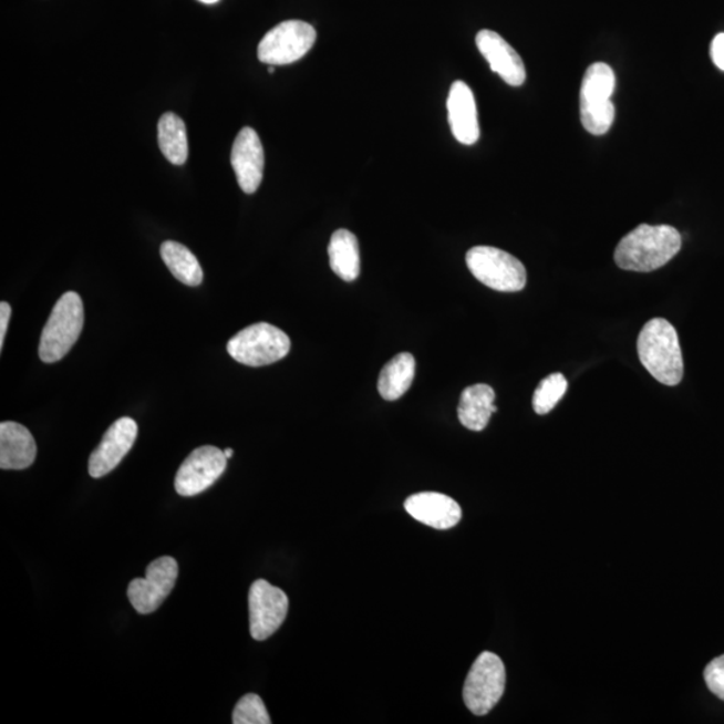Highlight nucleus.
<instances>
[{
    "instance_id": "nucleus-1",
    "label": "nucleus",
    "mask_w": 724,
    "mask_h": 724,
    "mask_svg": "<svg viewBox=\"0 0 724 724\" xmlns=\"http://www.w3.org/2000/svg\"><path fill=\"white\" fill-rule=\"evenodd\" d=\"M681 249L676 228L641 225L620 240L614 260L622 270L650 272L663 268Z\"/></svg>"
},
{
    "instance_id": "nucleus-2",
    "label": "nucleus",
    "mask_w": 724,
    "mask_h": 724,
    "mask_svg": "<svg viewBox=\"0 0 724 724\" xmlns=\"http://www.w3.org/2000/svg\"><path fill=\"white\" fill-rule=\"evenodd\" d=\"M641 364L659 383L675 386L684 374L683 354L676 329L664 319L645 323L638 340Z\"/></svg>"
},
{
    "instance_id": "nucleus-3",
    "label": "nucleus",
    "mask_w": 724,
    "mask_h": 724,
    "mask_svg": "<svg viewBox=\"0 0 724 724\" xmlns=\"http://www.w3.org/2000/svg\"><path fill=\"white\" fill-rule=\"evenodd\" d=\"M616 77L611 66L596 62L587 70L582 79L580 93V113L583 128L593 136L606 135L614 121Z\"/></svg>"
},
{
    "instance_id": "nucleus-4",
    "label": "nucleus",
    "mask_w": 724,
    "mask_h": 724,
    "mask_svg": "<svg viewBox=\"0 0 724 724\" xmlns=\"http://www.w3.org/2000/svg\"><path fill=\"white\" fill-rule=\"evenodd\" d=\"M84 303L74 291L63 294L50 314L41 335L40 358L46 364L60 361L79 341L84 328Z\"/></svg>"
},
{
    "instance_id": "nucleus-5",
    "label": "nucleus",
    "mask_w": 724,
    "mask_h": 724,
    "mask_svg": "<svg viewBox=\"0 0 724 724\" xmlns=\"http://www.w3.org/2000/svg\"><path fill=\"white\" fill-rule=\"evenodd\" d=\"M291 342L283 330L260 322L235 334L227 352L235 361L249 366L270 365L289 354Z\"/></svg>"
},
{
    "instance_id": "nucleus-6",
    "label": "nucleus",
    "mask_w": 724,
    "mask_h": 724,
    "mask_svg": "<svg viewBox=\"0 0 724 724\" xmlns=\"http://www.w3.org/2000/svg\"><path fill=\"white\" fill-rule=\"evenodd\" d=\"M466 262L472 275L487 288L516 293L526 286L525 266L504 250L490 246L474 247L467 252Z\"/></svg>"
},
{
    "instance_id": "nucleus-7",
    "label": "nucleus",
    "mask_w": 724,
    "mask_h": 724,
    "mask_svg": "<svg viewBox=\"0 0 724 724\" xmlns=\"http://www.w3.org/2000/svg\"><path fill=\"white\" fill-rule=\"evenodd\" d=\"M505 687L504 662L493 652H483L468 672L463 699L473 714L487 715L504 696Z\"/></svg>"
},
{
    "instance_id": "nucleus-8",
    "label": "nucleus",
    "mask_w": 724,
    "mask_h": 724,
    "mask_svg": "<svg viewBox=\"0 0 724 724\" xmlns=\"http://www.w3.org/2000/svg\"><path fill=\"white\" fill-rule=\"evenodd\" d=\"M317 40L313 27L302 21H286L271 29L258 46L260 62L271 66L289 65L310 52Z\"/></svg>"
},
{
    "instance_id": "nucleus-9",
    "label": "nucleus",
    "mask_w": 724,
    "mask_h": 724,
    "mask_svg": "<svg viewBox=\"0 0 724 724\" xmlns=\"http://www.w3.org/2000/svg\"><path fill=\"white\" fill-rule=\"evenodd\" d=\"M179 576L175 558L164 556L148 565L145 578H135L128 587V599L139 614H149L161 608L173 592Z\"/></svg>"
},
{
    "instance_id": "nucleus-10",
    "label": "nucleus",
    "mask_w": 724,
    "mask_h": 724,
    "mask_svg": "<svg viewBox=\"0 0 724 724\" xmlns=\"http://www.w3.org/2000/svg\"><path fill=\"white\" fill-rule=\"evenodd\" d=\"M250 633L257 641L268 640L283 624L289 611V599L282 589L266 580L252 583L249 593Z\"/></svg>"
},
{
    "instance_id": "nucleus-11",
    "label": "nucleus",
    "mask_w": 724,
    "mask_h": 724,
    "mask_svg": "<svg viewBox=\"0 0 724 724\" xmlns=\"http://www.w3.org/2000/svg\"><path fill=\"white\" fill-rule=\"evenodd\" d=\"M225 451L214 446H203L190 453L177 469L175 490L182 497L206 492L224 475L227 467Z\"/></svg>"
},
{
    "instance_id": "nucleus-12",
    "label": "nucleus",
    "mask_w": 724,
    "mask_h": 724,
    "mask_svg": "<svg viewBox=\"0 0 724 724\" xmlns=\"http://www.w3.org/2000/svg\"><path fill=\"white\" fill-rule=\"evenodd\" d=\"M137 432V423L131 417H121L111 425L103 442L89 457V474L92 478H103L120 465L135 444Z\"/></svg>"
},
{
    "instance_id": "nucleus-13",
    "label": "nucleus",
    "mask_w": 724,
    "mask_h": 724,
    "mask_svg": "<svg viewBox=\"0 0 724 724\" xmlns=\"http://www.w3.org/2000/svg\"><path fill=\"white\" fill-rule=\"evenodd\" d=\"M231 164L241 190L246 194L257 193L263 179L265 151L258 133L249 126L235 138Z\"/></svg>"
},
{
    "instance_id": "nucleus-14",
    "label": "nucleus",
    "mask_w": 724,
    "mask_h": 724,
    "mask_svg": "<svg viewBox=\"0 0 724 724\" xmlns=\"http://www.w3.org/2000/svg\"><path fill=\"white\" fill-rule=\"evenodd\" d=\"M476 46L490 63L494 73L510 86H523L526 81V69L523 59L504 38L492 30H482L476 35Z\"/></svg>"
},
{
    "instance_id": "nucleus-15",
    "label": "nucleus",
    "mask_w": 724,
    "mask_h": 724,
    "mask_svg": "<svg viewBox=\"0 0 724 724\" xmlns=\"http://www.w3.org/2000/svg\"><path fill=\"white\" fill-rule=\"evenodd\" d=\"M404 507L412 518L437 530L453 529L462 519L457 501L441 493L412 495L405 500Z\"/></svg>"
},
{
    "instance_id": "nucleus-16",
    "label": "nucleus",
    "mask_w": 724,
    "mask_h": 724,
    "mask_svg": "<svg viewBox=\"0 0 724 724\" xmlns=\"http://www.w3.org/2000/svg\"><path fill=\"white\" fill-rule=\"evenodd\" d=\"M448 123L457 142L473 145L480 137L478 111L472 87L463 81H455L449 89Z\"/></svg>"
},
{
    "instance_id": "nucleus-17",
    "label": "nucleus",
    "mask_w": 724,
    "mask_h": 724,
    "mask_svg": "<svg viewBox=\"0 0 724 724\" xmlns=\"http://www.w3.org/2000/svg\"><path fill=\"white\" fill-rule=\"evenodd\" d=\"M37 444L31 432L22 424H0V468L24 469L33 465Z\"/></svg>"
},
{
    "instance_id": "nucleus-18",
    "label": "nucleus",
    "mask_w": 724,
    "mask_h": 724,
    "mask_svg": "<svg viewBox=\"0 0 724 724\" xmlns=\"http://www.w3.org/2000/svg\"><path fill=\"white\" fill-rule=\"evenodd\" d=\"M494 400L495 392L487 384H475L463 391L457 406V416L463 427L476 432L485 430L493 414L498 411Z\"/></svg>"
},
{
    "instance_id": "nucleus-19",
    "label": "nucleus",
    "mask_w": 724,
    "mask_h": 724,
    "mask_svg": "<svg viewBox=\"0 0 724 724\" xmlns=\"http://www.w3.org/2000/svg\"><path fill=\"white\" fill-rule=\"evenodd\" d=\"M416 361L411 353H400L383 368L379 377V392L386 402H395L414 383Z\"/></svg>"
},
{
    "instance_id": "nucleus-20",
    "label": "nucleus",
    "mask_w": 724,
    "mask_h": 724,
    "mask_svg": "<svg viewBox=\"0 0 724 724\" xmlns=\"http://www.w3.org/2000/svg\"><path fill=\"white\" fill-rule=\"evenodd\" d=\"M330 266L347 282L358 279L361 270L359 240L348 230H337L328 247Z\"/></svg>"
},
{
    "instance_id": "nucleus-21",
    "label": "nucleus",
    "mask_w": 724,
    "mask_h": 724,
    "mask_svg": "<svg viewBox=\"0 0 724 724\" xmlns=\"http://www.w3.org/2000/svg\"><path fill=\"white\" fill-rule=\"evenodd\" d=\"M158 145L163 155L174 165H183L188 157L187 128L175 113H164L158 121Z\"/></svg>"
},
{
    "instance_id": "nucleus-22",
    "label": "nucleus",
    "mask_w": 724,
    "mask_h": 724,
    "mask_svg": "<svg viewBox=\"0 0 724 724\" xmlns=\"http://www.w3.org/2000/svg\"><path fill=\"white\" fill-rule=\"evenodd\" d=\"M164 263L173 276L184 285L199 286L203 282V270L199 260L196 259L186 246L174 240L164 241L161 249Z\"/></svg>"
},
{
    "instance_id": "nucleus-23",
    "label": "nucleus",
    "mask_w": 724,
    "mask_h": 724,
    "mask_svg": "<svg viewBox=\"0 0 724 724\" xmlns=\"http://www.w3.org/2000/svg\"><path fill=\"white\" fill-rule=\"evenodd\" d=\"M568 391V381L561 373H552L539 383L532 397V408L538 415L549 414Z\"/></svg>"
},
{
    "instance_id": "nucleus-24",
    "label": "nucleus",
    "mask_w": 724,
    "mask_h": 724,
    "mask_svg": "<svg viewBox=\"0 0 724 724\" xmlns=\"http://www.w3.org/2000/svg\"><path fill=\"white\" fill-rule=\"evenodd\" d=\"M234 724H270V715L262 699L256 694H247L240 699L232 714Z\"/></svg>"
},
{
    "instance_id": "nucleus-25",
    "label": "nucleus",
    "mask_w": 724,
    "mask_h": 724,
    "mask_svg": "<svg viewBox=\"0 0 724 724\" xmlns=\"http://www.w3.org/2000/svg\"><path fill=\"white\" fill-rule=\"evenodd\" d=\"M704 681L714 695L724 701V655L716 658L704 670Z\"/></svg>"
},
{
    "instance_id": "nucleus-26",
    "label": "nucleus",
    "mask_w": 724,
    "mask_h": 724,
    "mask_svg": "<svg viewBox=\"0 0 724 724\" xmlns=\"http://www.w3.org/2000/svg\"><path fill=\"white\" fill-rule=\"evenodd\" d=\"M710 54L714 65L724 72V33L714 38L713 43H711Z\"/></svg>"
},
{
    "instance_id": "nucleus-27",
    "label": "nucleus",
    "mask_w": 724,
    "mask_h": 724,
    "mask_svg": "<svg viewBox=\"0 0 724 724\" xmlns=\"http://www.w3.org/2000/svg\"><path fill=\"white\" fill-rule=\"evenodd\" d=\"M11 319V307L8 302L0 303V351L4 345L6 333H8L9 322Z\"/></svg>"
},
{
    "instance_id": "nucleus-28",
    "label": "nucleus",
    "mask_w": 724,
    "mask_h": 724,
    "mask_svg": "<svg viewBox=\"0 0 724 724\" xmlns=\"http://www.w3.org/2000/svg\"><path fill=\"white\" fill-rule=\"evenodd\" d=\"M225 455H226L227 459H230V457H232V455H234V451L231 448H227V449H225Z\"/></svg>"
},
{
    "instance_id": "nucleus-29",
    "label": "nucleus",
    "mask_w": 724,
    "mask_h": 724,
    "mask_svg": "<svg viewBox=\"0 0 724 724\" xmlns=\"http://www.w3.org/2000/svg\"><path fill=\"white\" fill-rule=\"evenodd\" d=\"M199 2L205 3V4H215V3H218L219 0H199Z\"/></svg>"
},
{
    "instance_id": "nucleus-30",
    "label": "nucleus",
    "mask_w": 724,
    "mask_h": 724,
    "mask_svg": "<svg viewBox=\"0 0 724 724\" xmlns=\"http://www.w3.org/2000/svg\"><path fill=\"white\" fill-rule=\"evenodd\" d=\"M269 73H270V74L275 73V68L271 66V68L269 69Z\"/></svg>"
}]
</instances>
